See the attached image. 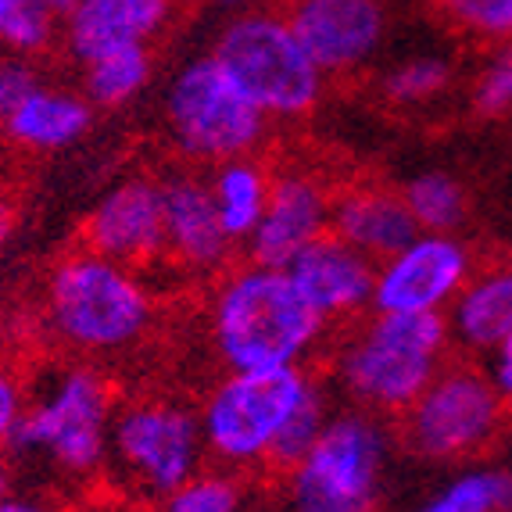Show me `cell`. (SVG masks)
Returning a JSON list of instances; mask_svg holds the SVG:
<instances>
[{
	"label": "cell",
	"instance_id": "35",
	"mask_svg": "<svg viewBox=\"0 0 512 512\" xmlns=\"http://www.w3.org/2000/svg\"><path fill=\"white\" fill-rule=\"evenodd\" d=\"M15 226H18V197L11 194V187L0 183V251L8 248Z\"/></svg>",
	"mask_w": 512,
	"mask_h": 512
},
{
	"label": "cell",
	"instance_id": "5",
	"mask_svg": "<svg viewBox=\"0 0 512 512\" xmlns=\"http://www.w3.org/2000/svg\"><path fill=\"white\" fill-rule=\"evenodd\" d=\"M208 462L197 405L165 391L119 398L111 419L101 487L108 495L154 509Z\"/></svg>",
	"mask_w": 512,
	"mask_h": 512
},
{
	"label": "cell",
	"instance_id": "13",
	"mask_svg": "<svg viewBox=\"0 0 512 512\" xmlns=\"http://www.w3.org/2000/svg\"><path fill=\"white\" fill-rule=\"evenodd\" d=\"M333 194L337 187L316 165H273V187H269L265 212L244 244L251 262L287 269L294 255L326 237L333 219Z\"/></svg>",
	"mask_w": 512,
	"mask_h": 512
},
{
	"label": "cell",
	"instance_id": "20",
	"mask_svg": "<svg viewBox=\"0 0 512 512\" xmlns=\"http://www.w3.org/2000/svg\"><path fill=\"white\" fill-rule=\"evenodd\" d=\"M90 126H94V104L83 94L69 86L40 83L0 122V137L26 154H54L86 137Z\"/></svg>",
	"mask_w": 512,
	"mask_h": 512
},
{
	"label": "cell",
	"instance_id": "6",
	"mask_svg": "<svg viewBox=\"0 0 512 512\" xmlns=\"http://www.w3.org/2000/svg\"><path fill=\"white\" fill-rule=\"evenodd\" d=\"M394 448L391 419L344 405L319 441L265 487H273L280 512H376Z\"/></svg>",
	"mask_w": 512,
	"mask_h": 512
},
{
	"label": "cell",
	"instance_id": "34",
	"mask_svg": "<svg viewBox=\"0 0 512 512\" xmlns=\"http://www.w3.org/2000/svg\"><path fill=\"white\" fill-rule=\"evenodd\" d=\"M0 512H69L65 498L58 491H43V487H29V491H11L4 502H0Z\"/></svg>",
	"mask_w": 512,
	"mask_h": 512
},
{
	"label": "cell",
	"instance_id": "14",
	"mask_svg": "<svg viewBox=\"0 0 512 512\" xmlns=\"http://www.w3.org/2000/svg\"><path fill=\"white\" fill-rule=\"evenodd\" d=\"M79 244L154 276L165 265V208L158 176H129L90 208Z\"/></svg>",
	"mask_w": 512,
	"mask_h": 512
},
{
	"label": "cell",
	"instance_id": "12",
	"mask_svg": "<svg viewBox=\"0 0 512 512\" xmlns=\"http://www.w3.org/2000/svg\"><path fill=\"white\" fill-rule=\"evenodd\" d=\"M165 208V269L187 283H212L237 262V244L222 230L208 176L183 165L158 176Z\"/></svg>",
	"mask_w": 512,
	"mask_h": 512
},
{
	"label": "cell",
	"instance_id": "11",
	"mask_svg": "<svg viewBox=\"0 0 512 512\" xmlns=\"http://www.w3.org/2000/svg\"><path fill=\"white\" fill-rule=\"evenodd\" d=\"M477 265V255L459 233H416L402 251L376 262L373 308L444 316Z\"/></svg>",
	"mask_w": 512,
	"mask_h": 512
},
{
	"label": "cell",
	"instance_id": "4",
	"mask_svg": "<svg viewBox=\"0 0 512 512\" xmlns=\"http://www.w3.org/2000/svg\"><path fill=\"white\" fill-rule=\"evenodd\" d=\"M455 355L444 316L366 312L333 330L323 351V376L351 409L398 419Z\"/></svg>",
	"mask_w": 512,
	"mask_h": 512
},
{
	"label": "cell",
	"instance_id": "16",
	"mask_svg": "<svg viewBox=\"0 0 512 512\" xmlns=\"http://www.w3.org/2000/svg\"><path fill=\"white\" fill-rule=\"evenodd\" d=\"M287 273L330 330H341L373 312L376 262L344 244L337 233H326L301 255H294L287 262Z\"/></svg>",
	"mask_w": 512,
	"mask_h": 512
},
{
	"label": "cell",
	"instance_id": "8",
	"mask_svg": "<svg viewBox=\"0 0 512 512\" xmlns=\"http://www.w3.org/2000/svg\"><path fill=\"white\" fill-rule=\"evenodd\" d=\"M512 412L487 380L480 359L452 355L416 402L394 419L398 448L423 462H470L491 452Z\"/></svg>",
	"mask_w": 512,
	"mask_h": 512
},
{
	"label": "cell",
	"instance_id": "1",
	"mask_svg": "<svg viewBox=\"0 0 512 512\" xmlns=\"http://www.w3.org/2000/svg\"><path fill=\"white\" fill-rule=\"evenodd\" d=\"M119 387L108 366L58 355L29 373V405L4 455L43 491L101 487Z\"/></svg>",
	"mask_w": 512,
	"mask_h": 512
},
{
	"label": "cell",
	"instance_id": "21",
	"mask_svg": "<svg viewBox=\"0 0 512 512\" xmlns=\"http://www.w3.org/2000/svg\"><path fill=\"white\" fill-rule=\"evenodd\" d=\"M269 187H273V165L258 158V154H244V158H230L208 169V190H212L215 212L222 219V230L230 233L237 248L248 244L255 233L258 219L269 201Z\"/></svg>",
	"mask_w": 512,
	"mask_h": 512
},
{
	"label": "cell",
	"instance_id": "2",
	"mask_svg": "<svg viewBox=\"0 0 512 512\" xmlns=\"http://www.w3.org/2000/svg\"><path fill=\"white\" fill-rule=\"evenodd\" d=\"M36 308L58 355L108 366L151 341L162 316V287L133 265L76 244L47 265Z\"/></svg>",
	"mask_w": 512,
	"mask_h": 512
},
{
	"label": "cell",
	"instance_id": "36",
	"mask_svg": "<svg viewBox=\"0 0 512 512\" xmlns=\"http://www.w3.org/2000/svg\"><path fill=\"white\" fill-rule=\"evenodd\" d=\"M15 484H18V473H15V466H11V459L4 452H0V502L15 491Z\"/></svg>",
	"mask_w": 512,
	"mask_h": 512
},
{
	"label": "cell",
	"instance_id": "18",
	"mask_svg": "<svg viewBox=\"0 0 512 512\" xmlns=\"http://www.w3.org/2000/svg\"><path fill=\"white\" fill-rule=\"evenodd\" d=\"M172 18V0H79L65 26L69 54L86 61L126 47H147Z\"/></svg>",
	"mask_w": 512,
	"mask_h": 512
},
{
	"label": "cell",
	"instance_id": "7",
	"mask_svg": "<svg viewBox=\"0 0 512 512\" xmlns=\"http://www.w3.org/2000/svg\"><path fill=\"white\" fill-rule=\"evenodd\" d=\"M316 366L222 373L197 402L208 462L262 480L283 423L316 380Z\"/></svg>",
	"mask_w": 512,
	"mask_h": 512
},
{
	"label": "cell",
	"instance_id": "17",
	"mask_svg": "<svg viewBox=\"0 0 512 512\" xmlns=\"http://www.w3.org/2000/svg\"><path fill=\"white\" fill-rule=\"evenodd\" d=\"M330 233L373 262H384L416 237L419 226L398 187L380 180H355L333 194Z\"/></svg>",
	"mask_w": 512,
	"mask_h": 512
},
{
	"label": "cell",
	"instance_id": "29",
	"mask_svg": "<svg viewBox=\"0 0 512 512\" xmlns=\"http://www.w3.org/2000/svg\"><path fill=\"white\" fill-rule=\"evenodd\" d=\"M54 43V15L36 0H0V51L43 54Z\"/></svg>",
	"mask_w": 512,
	"mask_h": 512
},
{
	"label": "cell",
	"instance_id": "10",
	"mask_svg": "<svg viewBox=\"0 0 512 512\" xmlns=\"http://www.w3.org/2000/svg\"><path fill=\"white\" fill-rule=\"evenodd\" d=\"M165 129L172 151L190 169L258 154L269 140V119L230 83L215 58L194 61L176 76L165 97Z\"/></svg>",
	"mask_w": 512,
	"mask_h": 512
},
{
	"label": "cell",
	"instance_id": "27",
	"mask_svg": "<svg viewBox=\"0 0 512 512\" xmlns=\"http://www.w3.org/2000/svg\"><path fill=\"white\" fill-rule=\"evenodd\" d=\"M434 15L480 47L512 43V0H434Z\"/></svg>",
	"mask_w": 512,
	"mask_h": 512
},
{
	"label": "cell",
	"instance_id": "3",
	"mask_svg": "<svg viewBox=\"0 0 512 512\" xmlns=\"http://www.w3.org/2000/svg\"><path fill=\"white\" fill-rule=\"evenodd\" d=\"M205 330L222 373L316 366L333 337L283 265L251 258L208 283Z\"/></svg>",
	"mask_w": 512,
	"mask_h": 512
},
{
	"label": "cell",
	"instance_id": "15",
	"mask_svg": "<svg viewBox=\"0 0 512 512\" xmlns=\"http://www.w3.org/2000/svg\"><path fill=\"white\" fill-rule=\"evenodd\" d=\"M276 11L326 79L359 72L384 40L380 0H283Z\"/></svg>",
	"mask_w": 512,
	"mask_h": 512
},
{
	"label": "cell",
	"instance_id": "23",
	"mask_svg": "<svg viewBox=\"0 0 512 512\" xmlns=\"http://www.w3.org/2000/svg\"><path fill=\"white\" fill-rule=\"evenodd\" d=\"M154 54L151 47H126L83 65V97L94 108H122L151 83Z\"/></svg>",
	"mask_w": 512,
	"mask_h": 512
},
{
	"label": "cell",
	"instance_id": "22",
	"mask_svg": "<svg viewBox=\"0 0 512 512\" xmlns=\"http://www.w3.org/2000/svg\"><path fill=\"white\" fill-rule=\"evenodd\" d=\"M262 480L237 473L219 462H205L194 477L162 498L151 512H251Z\"/></svg>",
	"mask_w": 512,
	"mask_h": 512
},
{
	"label": "cell",
	"instance_id": "37",
	"mask_svg": "<svg viewBox=\"0 0 512 512\" xmlns=\"http://www.w3.org/2000/svg\"><path fill=\"white\" fill-rule=\"evenodd\" d=\"M36 4H40V8H47L51 15H65V18H69L79 0H36Z\"/></svg>",
	"mask_w": 512,
	"mask_h": 512
},
{
	"label": "cell",
	"instance_id": "33",
	"mask_svg": "<svg viewBox=\"0 0 512 512\" xmlns=\"http://www.w3.org/2000/svg\"><path fill=\"white\" fill-rule=\"evenodd\" d=\"M480 366H484L487 380L495 384V391L505 402V409L512 412V333L498 344V348L487 351L484 359H480Z\"/></svg>",
	"mask_w": 512,
	"mask_h": 512
},
{
	"label": "cell",
	"instance_id": "38",
	"mask_svg": "<svg viewBox=\"0 0 512 512\" xmlns=\"http://www.w3.org/2000/svg\"><path fill=\"white\" fill-rule=\"evenodd\" d=\"M251 512H255V509H251Z\"/></svg>",
	"mask_w": 512,
	"mask_h": 512
},
{
	"label": "cell",
	"instance_id": "26",
	"mask_svg": "<svg viewBox=\"0 0 512 512\" xmlns=\"http://www.w3.org/2000/svg\"><path fill=\"white\" fill-rule=\"evenodd\" d=\"M512 477L505 470H466L416 512H509Z\"/></svg>",
	"mask_w": 512,
	"mask_h": 512
},
{
	"label": "cell",
	"instance_id": "19",
	"mask_svg": "<svg viewBox=\"0 0 512 512\" xmlns=\"http://www.w3.org/2000/svg\"><path fill=\"white\" fill-rule=\"evenodd\" d=\"M455 355L484 359L512 333V258L480 262L444 312Z\"/></svg>",
	"mask_w": 512,
	"mask_h": 512
},
{
	"label": "cell",
	"instance_id": "24",
	"mask_svg": "<svg viewBox=\"0 0 512 512\" xmlns=\"http://www.w3.org/2000/svg\"><path fill=\"white\" fill-rule=\"evenodd\" d=\"M333 412H337V391H333L330 380H326L323 373H316V380H312L308 394L298 402V409L287 416L280 437H276L273 455H269V470H265V480H273L276 473L291 470L294 462H298L301 455H305L308 448L319 441V434L326 430V423H330Z\"/></svg>",
	"mask_w": 512,
	"mask_h": 512
},
{
	"label": "cell",
	"instance_id": "28",
	"mask_svg": "<svg viewBox=\"0 0 512 512\" xmlns=\"http://www.w3.org/2000/svg\"><path fill=\"white\" fill-rule=\"evenodd\" d=\"M452 69L441 58H412L398 69H391L380 83V97L391 108H427L437 97L448 94Z\"/></svg>",
	"mask_w": 512,
	"mask_h": 512
},
{
	"label": "cell",
	"instance_id": "9",
	"mask_svg": "<svg viewBox=\"0 0 512 512\" xmlns=\"http://www.w3.org/2000/svg\"><path fill=\"white\" fill-rule=\"evenodd\" d=\"M212 58L269 122H298L323 101L326 76L276 8L230 22Z\"/></svg>",
	"mask_w": 512,
	"mask_h": 512
},
{
	"label": "cell",
	"instance_id": "32",
	"mask_svg": "<svg viewBox=\"0 0 512 512\" xmlns=\"http://www.w3.org/2000/svg\"><path fill=\"white\" fill-rule=\"evenodd\" d=\"M40 86V72L26 54L0 51V122L22 104V97Z\"/></svg>",
	"mask_w": 512,
	"mask_h": 512
},
{
	"label": "cell",
	"instance_id": "31",
	"mask_svg": "<svg viewBox=\"0 0 512 512\" xmlns=\"http://www.w3.org/2000/svg\"><path fill=\"white\" fill-rule=\"evenodd\" d=\"M29 405V373L26 366H18L11 355L0 351V452L8 448L11 434H15L18 419L26 416Z\"/></svg>",
	"mask_w": 512,
	"mask_h": 512
},
{
	"label": "cell",
	"instance_id": "25",
	"mask_svg": "<svg viewBox=\"0 0 512 512\" xmlns=\"http://www.w3.org/2000/svg\"><path fill=\"white\" fill-rule=\"evenodd\" d=\"M419 233H459L470 219V197L448 172H419L402 187Z\"/></svg>",
	"mask_w": 512,
	"mask_h": 512
},
{
	"label": "cell",
	"instance_id": "30",
	"mask_svg": "<svg viewBox=\"0 0 512 512\" xmlns=\"http://www.w3.org/2000/svg\"><path fill=\"white\" fill-rule=\"evenodd\" d=\"M470 108L480 119L512 115V43L491 47L487 61L470 83Z\"/></svg>",
	"mask_w": 512,
	"mask_h": 512
}]
</instances>
